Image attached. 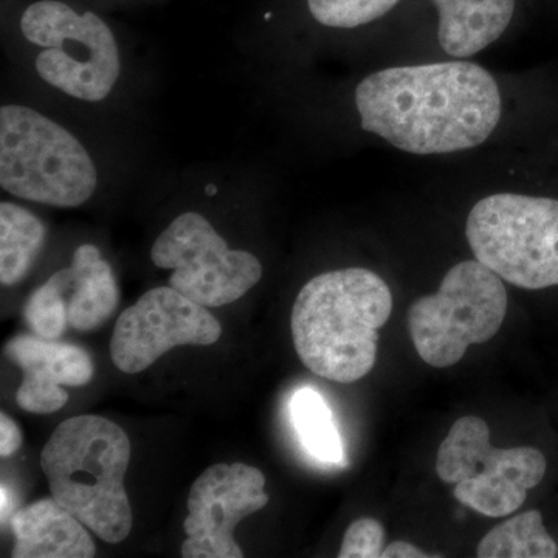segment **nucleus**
Instances as JSON below:
<instances>
[{"label": "nucleus", "instance_id": "obj_17", "mask_svg": "<svg viewBox=\"0 0 558 558\" xmlns=\"http://www.w3.org/2000/svg\"><path fill=\"white\" fill-rule=\"evenodd\" d=\"M296 435L312 458L323 464H344L343 440L328 403L319 392L301 388L290 402Z\"/></svg>", "mask_w": 558, "mask_h": 558}, {"label": "nucleus", "instance_id": "obj_21", "mask_svg": "<svg viewBox=\"0 0 558 558\" xmlns=\"http://www.w3.org/2000/svg\"><path fill=\"white\" fill-rule=\"evenodd\" d=\"M385 531L374 519L355 520L348 527L339 553L340 558H381Z\"/></svg>", "mask_w": 558, "mask_h": 558}, {"label": "nucleus", "instance_id": "obj_7", "mask_svg": "<svg viewBox=\"0 0 558 558\" xmlns=\"http://www.w3.org/2000/svg\"><path fill=\"white\" fill-rule=\"evenodd\" d=\"M21 32L39 47L35 68L54 89L81 101L105 100L119 81L116 36L105 21L58 0H39L22 14Z\"/></svg>", "mask_w": 558, "mask_h": 558}, {"label": "nucleus", "instance_id": "obj_3", "mask_svg": "<svg viewBox=\"0 0 558 558\" xmlns=\"http://www.w3.org/2000/svg\"><path fill=\"white\" fill-rule=\"evenodd\" d=\"M130 461L131 440L123 428L92 414L62 422L40 451L51 497L106 543L131 534L124 488Z\"/></svg>", "mask_w": 558, "mask_h": 558}, {"label": "nucleus", "instance_id": "obj_8", "mask_svg": "<svg viewBox=\"0 0 558 558\" xmlns=\"http://www.w3.org/2000/svg\"><path fill=\"white\" fill-rule=\"evenodd\" d=\"M546 468L545 454L537 449L492 446L487 422L476 416L454 422L436 459L439 478L454 484V498L492 519L517 512L527 490L545 478Z\"/></svg>", "mask_w": 558, "mask_h": 558}, {"label": "nucleus", "instance_id": "obj_24", "mask_svg": "<svg viewBox=\"0 0 558 558\" xmlns=\"http://www.w3.org/2000/svg\"><path fill=\"white\" fill-rule=\"evenodd\" d=\"M2 520H5L7 512H9L10 502H9V494H7L5 486H2Z\"/></svg>", "mask_w": 558, "mask_h": 558}, {"label": "nucleus", "instance_id": "obj_11", "mask_svg": "<svg viewBox=\"0 0 558 558\" xmlns=\"http://www.w3.org/2000/svg\"><path fill=\"white\" fill-rule=\"evenodd\" d=\"M260 470L241 464H216L205 470L191 486L190 515L183 521L189 538L183 558H241L234 527L269 505Z\"/></svg>", "mask_w": 558, "mask_h": 558}, {"label": "nucleus", "instance_id": "obj_22", "mask_svg": "<svg viewBox=\"0 0 558 558\" xmlns=\"http://www.w3.org/2000/svg\"><path fill=\"white\" fill-rule=\"evenodd\" d=\"M22 433L13 418L5 413L0 414V454L10 458L21 449Z\"/></svg>", "mask_w": 558, "mask_h": 558}, {"label": "nucleus", "instance_id": "obj_4", "mask_svg": "<svg viewBox=\"0 0 558 558\" xmlns=\"http://www.w3.org/2000/svg\"><path fill=\"white\" fill-rule=\"evenodd\" d=\"M94 160L75 135L27 106L0 109V185L17 199L75 208L97 190Z\"/></svg>", "mask_w": 558, "mask_h": 558}, {"label": "nucleus", "instance_id": "obj_1", "mask_svg": "<svg viewBox=\"0 0 558 558\" xmlns=\"http://www.w3.org/2000/svg\"><path fill=\"white\" fill-rule=\"evenodd\" d=\"M354 101L363 131L416 156L476 148L502 116L497 80L468 61L377 70L360 81Z\"/></svg>", "mask_w": 558, "mask_h": 558}, {"label": "nucleus", "instance_id": "obj_6", "mask_svg": "<svg viewBox=\"0 0 558 558\" xmlns=\"http://www.w3.org/2000/svg\"><path fill=\"white\" fill-rule=\"evenodd\" d=\"M508 312V292L495 271L478 259L451 267L435 295L411 304L409 329L418 357L449 368L473 344L494 339Z\"/></svg>", "mask_w": 558, "mask_h": 558}, {"label": "nucleus", "instance_id": "obj_12", "mask_svg": "<svg viewBox=\"0 0 558 558\" xmlns=\"http://www.w3.org/2000/svg\"><path fill=\"white\" fill-rule=\"evenodd\" d=\"M5 357L24 374L16 402L27 413H57L69 402V392L62 387H84L94 379V360L86 349L35 333L11 339Z\"/></svg>", "mask_w": 558, "mask_h": 558}, {"label": "nucleus", "instance_id": "obj_23", "mask_svg": "<svg viewBox=\"0 0 558 558\" xmlns=\"http://www.w3.org/2000/svg\"><path fill=\"white\" fill-rule=\"evenodd\" d=\"M428 554L409 542H392L381 554V558H428Z\"/></svg>", "mask_w": 558, "mask_h": 558}, {"label": "nucleus", "instance_id": "obj_2", "mask_svg": "<svg viewBox=\"0 0 558 558\" xmlns=\"http://www.w3.org/2000/svg\"><path fill=\"white\" fill-rule=\"evenodd\" d=\"M391 312V290L373 270L326 271L312 278L293 303V347L315 376L352 384L376 365L379 329Z\"/></svg>", "mask_w": 558, "mask_h": 558}, {"label": "nucleus", "instance_id": "obj_16", "mask_svg": "<svg viewBox=\"0 0 558 558\" xmlns=\"http://www.w3.org/2000/svg\"><path fill=\"white\" fill-rule=\"evenodd\" d=\"M43 220L21 205L0 204V281L17 284L31 271L46 244Z\"/></svg>", "mask_w": 558, "mask_h": 558}, {"label": "nucleus", "instance_id": "obj_10", "mask_svg": "<svg viewBox=\"0 0 558 558\" xmlns=\"http://www.w3.org/2000/svg\"><path fill=\"white\" fill-rule=\"evenodd\" d=\"M222 328L207 307L179 290L150 289L117 319L110 357L121 373L148 369L161 355L178 347H209Z\"/></svg>", "mask_w": 558, "mask_h": 558}, {"label": "nucleus", "instance_id": "obj_15", "mask_svg": "<svg viewBox=\"0 0 558 558\" xmlns=\"http://www.w3.org/2000/svg\"><path fill=\"white\" fill-rule=\"evenodd\" d=\"M438 10L440 49L453 58H469L508 31L515 0H433Z\"/></svg>", "mask_w": 558, "mask_h": 558}, {"label": "nucleus", "instance_id": "obj_14", "mask_svg": "<svg viewBox=\"0 0 558 558\" xmlns=\"http://www.w3.org/2000/svg\"><path fill=\"white\" fill-rule=\"evenodd\" d=\"M11 529L13 558H90L97 549L86 526L53 497L14 513Z\"/></svg>", "mask_w": 558, "mask_h": 558}, {"label": "nucleus", "instance_id": "obj_9", "mask_svg": "<svg viewBox=\"0 0 558 558\" xmlns=\"http://www.w3.org/2000/svg\"><path fill=\"white\" fill-rule=\"evenodd\" d=\"M150 259L172 270V289L205 307L234 303L263 278V264L253 253L230 248L209 220L193 211L161 231Z\"/></svg>", "mask_w": 558, "mask_h": 558}, {"label": "nucleus", "instance_id": "obj_20", "mask_svg": "<svg viewBox=\"0 0 558 558\" xmlns=\"http://www.w3.org/2000/svg\"><path fill=\"white\" fill-rule=\"evenodd\" d=\"M24 317L32 333L40 339L58 340L69 329L64 304L47 282L32 293L25 304Z\"/></svg>", "mask_w": 558, "mask_h": 558}, {"label": "nucleus", "instance_id": "obj_5", "mask_svg": "<svg viewBox=\"0 0 558 558\" xmlns=\"http://www.w3.org/2000/svg\"><path fill=\"white\" fill-rule=\"evenodd\" d=\"M465 236L475 259L520 289L558 286V199L495 193L473 205Z\"/></svg>", "mask_w": 558, "mask_h": 558}, {"label": "nucleus", "instance_id": "obj_18", "mask_svg": "<svg viewBox=\"0 0 558 558\" xmlns=\"http://www.w3.org/2000/svg\"><path fill=\"white\" fill-rule=\"evenodd\" d=\"M480 558H554L557 543L543 524L538 510H529L498 524L481 539Z\"/></svg>", "mask_w": 558, "mask_h": 558}, {"label": "nucleus", "instance_id": "obj_13", "mask_svg": "<svg viewBox=\"0 0 558 558\" xmlns=\"http://www.w3.org/2000/svg\"><path fill=\"white\" fill-rule=\"evenodd\" d=\"M47 284L64 304L69 328L78 332L100 328L119 306V286L112 267L92 244L80 245L70 266L51 275Z\"/></svg>", "mask_w": 558, "mask_h": 558}, {"label": "nucleus", "instance_id": "obj_19", "mask_svg": "<svg viewBox=\"0 0 558 558\" xmlns=\"http://www.w3.org/2000/svg\"><path fill=\"white\" fill-rule=\"evenodd\" d=\"M399 0H307L312 17L325 27L357 28L380 20Z\"/></svg>", "mask_w": 558, "mask_h": 558}]
</instances>
